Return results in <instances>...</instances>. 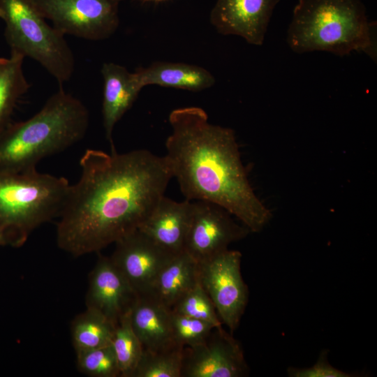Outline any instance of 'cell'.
Returning a JSON list of instances; mask_svg holds the SVG:
<instances>
[{"label":"cell","instance_id":"obj_1","mask_svg":"<svg viewBox=\"0 0 377 377\" xmlns=\"http://www.w3.org/2000/svg\"><path fill=\"white\" fill-rule=\"evenodd\" d=\"M80 165L57 226V246L74 257L99 252L137 230L172 178L165 156L146 149H87Z\"/></svg>","mask_w":377,"mask_h":377},{"label":"cell","instance_id":"obj_2","mask_svg":"<svg viewBox=\"0 0 377 377\" xmlns=\"http://www.w3.org/2000/svg\"><path fill=\"white\" fill-rule=\"evenodd\" d=\"M169 121L165 157L186 200L212 202L250 232L263 230L272 214L248 180L234 131L209 123L198 107L172 110Z\"/></svg>","mask_w":377,"mask_h":377},{"label":"cell","instance_id":"obj_3","mask_svg":"<svg viewBox=\"0 0 377 377\" xmlns=\"http://www.w3.org/2000/svg\"><path fill=\"white\" fill-rule=\"evenodd\" d=\"M89 114L84 103L63 86L29 119L0 132V170L19 172L36 169L43 158L81 140Z\"/></svg>","mask_w":377,"mask_h":377},{"label":"cell","instance_id":"obj_4","mask_svg":"<svg viewBox=\"0 0 377 377\" xmlns=\"http://www.w3.org/2000/svg\"><path fill=\"white\" fill-rule=\"evenodd\" d=\"M376 28L362 0H298L286 41L300 54L325 51L346 56L355 51L376 59Z\"/></svg>","mask_w":377,"mask_h":377},{"label":"cell","instance_id":"obj_5","mask_svg":"<svg viewBox=\"0 0 377 377\" xmlns=\"http://www.w3.org/2000/svg\"><path fill=\"white\" fill-rule=\"evenodd\" d=\"M69 187L66 178L36 169L0 170V231L8 244L22 245L35 229L59 216Z\"/></svg>","mask_w":377,"mask_h":377},{"label":"cell","instance_id":"obj_6","mask_svg":"<svg viewBox=\"0 0 377 377\" xmlns=\"http://www.w3.org/2000/svg\"><path fill=\"white\" fill-rule=\"evenodd\" d=\"M0 18L11 52L37 61L59 86L71 78L75 61L64 35L46 22L30 0H0Z\"/></svg>","mask_w":377,"mask_h":377},{"label":"cell","instance_id":"obj_7","mask_svg":"<svg viewBox=\"0 0 377 377\" xmlns=\"http://www.w3.org/2000/svg\"><path fill=\"white\" fill-rule=\"evenodd\" d=\"M64 35L97 41L110 38L119 24L121 0H30Z\"/></svg>","mask_w":377,"mask_h":377},{"label":"cell","instance_id":"obj_8","mask_svg":"<svg viewBox=\"0 0 377 377\" xmlns=\"http://www.w3.org/2000/svg\"><path fill=\"white\" fill-rule=\"evenodd\" d=\"M241 259L239 251L227 249L199 264L200 283L231 334L239 325L249 297L241 274Z\"/></svg>","mask_w":377,"mask_h":377},{"label":"cell","instance_id":"obj_9","mask_svg":"<svg viewBox=\"0 0 377 377\" xmlns=\"http://www.w3.org/2000/svg\"><path fill=\"white\" fill-rule=\"evenodd\" d=\"M221 207L203 200L193 202V212L184 249L198 264L228 249L232 242L250 231L236 223Z\"/></svg>","mask_w":377,"mask_h":377},{"label":"cell","instance_id":"obj_10","mask_svg":"<svg viewBox=\"0 0 377 377\" xmlns=\"http://www.w3.org/2000/svg\"><path fill=\"white\" fill-rule=\"evenodd\" d=\"M248 374L239 342L222 327L213 329L203 343L184 349L181 377H242Z\"/></svg>","mask_w":377,"mask_h":377},{"label":"cell","instance_id":"obj_11","mask_svg":"<svg viewBox=\"0 0 377 377\" xmlns=\"http://www.w3.org/2000/svg\"><path fill=\"white\" fill-rule=\"evenodd\" d=\"M114 244L110 258L138 296L147 293L159 271L174 256L139 230Z\"/></svg>","mask_w":377,"mask_h":377},{"label":"cell","instance_id":"obj_12","mask_svg":"<svg viewBox=\"0 0 377 377\" xmlns=\"http://www.w3.org/2000/svg\"><path fill=\"white\" fill-rule=\"evenodd\" d=\"M280 0H216L210 22L221 34L262 45L274 9Z\"/></svg>","mask_w":377,"mask_h":377},{"label":"cell","instance_id":"obj_13","mask_svg":"<svg viewBox=\"0 0 377 377\" xmlns=\"http://www.w3.org/2000/svg\"><path fill=\"white\" fill-rule=\"evenodd\" d=\"M138 296L110 257L100 254L89 274L87 308L98 311L117 325Z\"/></svg>","mask_w":377,"mask_h":377},{"label":"cell","instance_id":"obj_14","mask_svg":"<svg viewBox=\"0 0 377 377\" xmlns=\"http://www.w3.org/2000/svg\"><path fill=\"white\" fill-rule=\"evenodd\" d=\"M193 202H177L165 195L138 229L168 253L184 251Z\"/></svg>","mask_w":377,"mask_h":377},{"label":"cell","instance_id":"obj_15","mask_svg":"<svg viewBox=\"0 0 377 377\" xmlns=\"http://www.w3.org/2000/svg\"><path fill=\"white\" fill-rule=\"evenodd\" d=\"M101 71L103 79V124L106 138L114 150L112 138L114 126L131 108L142 87L136 73L129 72L123 66L104 63Z\"/></svg>","mask_w":377,"mask_h":377},{"label":"cell","instance_id":"obj_16","mask_svg":"<svg viewBox=\"0 0 377 377\" xmlns=\"http://www.w3.org/2000/svg\"><path fill=\"white\" fill-rule=\"evenodd\" d=\"M130 320L144 350L159 352L178 347L172 336L171 310L151 297L138 296L130 310Z\"/></svg>","mask_w":377,"mask_h":377},{"label":"cell","instance_id":"obj_17","mask_svg":"<svg viewBox=\"0 0 377 377\" xmlns=\"http://www.w3.org/2000/svg\"><path fill=\"white\" fill-rule=\"evenodd\" d=\"M199 281V264L183 251L172 256L165 263L144 295L171 310Z\"/></svg>","mask_w":377,"mask_h":377},{"label":"cell","instance_id":"obj_18","mask_svg":"<svg viewBox=\"0 0 377 377\" xmlns=\"http://www.w3.org/2000/svg\"><path fill=\"white\" fill-rule=\"evenodd\" d=\"M142 88L149 84H156L199 91L215 84L214 77L205 68L184 63L156 61L147 68H139L135 71Z\"/></svg>","mask_w":377,"mask_h":377},{"label":"cell","instance_id":"obj_19","mask_svg":"<svg viewBox=\"0 0 377 377\" xmlns=\"http://www.w3.org/2000/svg\"><path fill=\"white\" fill-rule=\"evenodd\" d=\"M116 325L96 310L87 308L72 321L71 332L75 353L112 344Z\"/></svg>","mask_w":377,"mask_h":377},{"label":"cell","instance_id":"obj_20","mask_svg":"<svg viewBox=\"0 0 377 377\" xmlns=\"http://www.w3.org/2000/svg\"><path fill=\"white\" fill-rule=\"evenodd\" d=\"M24 59L15 52L9 58L0 57V132L8 125L19 98L30 87L22 69Z\"/></svg>","mask_w":377,"mask_h":377},{"label":"cell","instance_id":"obj_21","mask_svg":"<svg viewBox=\"0 0 377 377\" xmlns=\"http://www.w3.org/2000/svg\"><path fill=\"white\" fill-rule=\"evenodd\" d=\"M120 377H132L141 358L143 347L133 330L130 320V311L116 325L112 341Z\"/></svg>","mask_w":377,"mask_h":377},{"label":"cell","instance_id":"obj_22","mask_svg":"<svg viewBox=\"0 0 377 377\" xmlns=\"http://www.w3.org/2000/svg\"><path fill=\"white\" fill-rule=\"evenodd\" d=\"M183 347L149 352L143 350L132 377H181Z\"/></svg>","mask_w":377,"mask_h":377},{"label":"cell","instance_id":"obj_23","mask_svg":"<svg viewBox=\"0 0 377 377\" xmlns=\"http://www.w3.org/2000/svg\"><path fill=\"white\" fill-rule=\"evenodd\" d=\"M171 311L222 327L214 305L200 281L177 302Z\"/></svg>","mask_w":377,"mask_h":377},{"label":"cell","instance_id":"obj_24","mask_svg":"<svg viewBox=\"0 0 377 377\" xmlns=\"http://www.w3.org/2000/svg\"><path fill=\"white\" fill-rule=\"evenodd\" d=\"M75 353L80 373L90 377H120L112 344Z\"/></svg>","mask_w":377,"mask_h":377},{"label":"cell","instance_id":"obj_25","mask_svg":"<svg viewBox=\"0 0 377 377\" xmlns=\"http://www.w3.org/2000/svg\"><path fill=\"white\" fill-rule=\"evenodd\" d=\"M171 323L175 343L183 348H191L203 343L216 327L206 321L172 311Z\"/></svg>","mask_w":377,"mask_h":377},{"label":"cell","instance_id":"obj_26","mask_svg":"<svg viewBox=\"0 0 377 377\" xmlns=\"http://www.w3.org/2000/svg\"><path fill=\"white\" fill-rule=\"evenodd\" d=\"M288 376L290 377H350V374L346 373L332 367L327 360V353L323 352L317 362L308 368H289Z\"/></svg>","mask_w":377,"mask_h":377},{"label":"cell","instance_id":"obj_27","mask_svg":"<svg viewBox=\"0 0 377 377\" xmlns=\"http://www.w3.org/2000/svg\"><path fill=\"white\" fill-rule=\"evenodd\" d=\"M8 244L7 239L4 235L0 231V246Z\"/></svg>","mask_w":377,"mask_h":377},{"label":"cell","instance_id":"obj_28","mask_svg":"<svg viewBox=\"0 0 377 377\" xmlns=\"http://www.w3.org/2000/svg\"><path fill=\"white\" fill-rule=\"evenodd\" d=\"M140 1H155V2H158V1H166V0H140Z\"/></svg>","mask_w":377,"mask_h":377}]
</instances>
